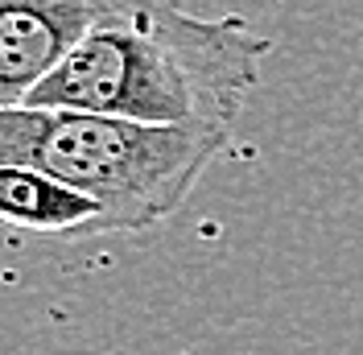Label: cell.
Listing matches in <instances>:
<instances>
[{
	"instance_id": "obj_2",
	"label": "cell",
	"mask_w": 363,
	"mask_h": 355,
	"mask_svg": "<svg viewBox=\"0 0 363 355\" xmlns=\"http://www.w3.org/2000/svg\"><path fill=\"white\" fill-rule=\"evenodd\" d=\"M227 141L231 124H161L87 108L0 104V161L33 165L95 195L116 231L169 219Z\"/></svg>"
},
{
	"instance_id": "obj_1",
	"label": "cell",
	"mask_w": 363,
	"mask_h": 355,
	"mask_svg": "<svg viewBox=\"0 0 363 355\" xmlns=\"http://www.w3.org/2000/svg\"><path fill=\"white\" fill-rule=\"evenodd\" d=\"M269 42L240 17H199L174 0L116 9L21 104L87 108L161 124H235Z\"/></svg>"
},
{
	"instance_id": "obj_4",
	"label": "cell",
	"mask_w": 363,
	"mask_h": 355,
	"mask_svg": "<svg viewBox=\"0 0 363 355\" xmlns=\"http://www.w3.org/2000/svg\"><path fill=\"white\" fill-rule=\"evenodd\" d=\"M0 211L17 227L67 236V240L116 231L108 207L95 195L45 174V170H33V165H4L0 170Z\"/></svg>"
},
{
	"instance_id": "obj_3",
	"label": "cell",
	"mask_w": 363,
	"mask_h": 355,
	"mask_svg": "<svg viewBox=\"0 0 363 355\" xmlns=\"http://www.w3.org/2000/svg\"><path fill=\"white\" fill-rule=\"evenodd\" d=\"M116 0H0V104H21Z\"/></svg>"
}]
</instances>
